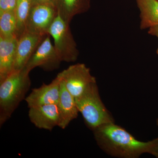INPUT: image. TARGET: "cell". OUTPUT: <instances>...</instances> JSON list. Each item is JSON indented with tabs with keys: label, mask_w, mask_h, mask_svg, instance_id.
<instances>
[{
	"label": "cell",
	"mask_w": 158,
	"mask_h": 158,
	"mask_svg": "<svg viewBox=\"0 0 158 158\" xmlns=\"http://www.w3.org/2000/svg\"><path fill=\"white\" fill-rule=\"evenodd\" d=\"M140 11L141 30L158 26V0H136Z\"/></svg>",
	"instance_id": "cell-14"
},
{
	"label": "cell",
	"mask_w": 158,
	"mask_h": 158,
	"mask_svg": "<svg viewBox=\"0 0 158 158\" xmlns=\"http://www.w3.org/2000/svg\"><path fill=\"white\" fill-rule=\"evenodd\" d=\"M46 36L34 34L26 30L18 38L14 71L21 70L25 68Z\"/></svg>",
	"instance_id": "cell-9"
},
{
	"label": "cell",
	"mask_w": 158,
	"mask_h": 158,
	"mask_svg": "<svg viewBox=\"0 0 158 158\" xmlns=\"http://www.w3.org/2000/svg\"><path fill=\"white\" fill-rule=\"evenodd\" d=\"M92 131L99 147L112 156L137 158L144 153L157 155L158 138L148 142L138 141L114 122L102 124Z\"/></svg>",
	"instance_id": "cell-1"
},
{
	"label": "cell",
	"mask_w": 158,
	"mask_h": 158,
	"mask_svg": "<svg viewBox=\"0 0 158 158\" xmlns=\"http://www.w3.org/2000/svg\"><path fill=\"white\" fill-rule=\"evenodd\" d=\"M28 116L31 122L40 129L51 131L59 126V116L57 104L29 108Z\"/></svg>",
	"instance_id": "cell-10"
},
{
	"label": "cell",
	"mask_w": 158,
	"mask_h": 158,
	"mask_svg": "<svg viewBox=\"0 0 158 158\" xmlns=\"http://www.w3.org/2000/svg\"><path fill=\"white\" fill-rule=\"evenodd\" d=\"M56 8L49 5L32 6L29 14L26 31L34 34L46 36L49 29L56 17Z\"/></svg>",
	"instance_id": "cell-7"
},
{
	"label": "cell",
	"mask_w": 158,
	"mask_h": 158,
	"mask_svg": "<svg viewBox=\"0 0 158 158\" xmlns=\"http://www.w3.org/2000/svg\"><path fill=\"white\" fill-rule=\"evenodd\" d=\"M49 34H47L32 55L25 69L31 72L38 67L46 71L58 69L62 62L51 42Z\"/></svg>",
	"instance_id": "cell-6"
},
{
	"label": "cell",
	"mask_w": 158,
	"mask_h": 158,
	"mask_svg": "<svg viewBox=\"0 0 158 158\" xmlns=\"http://www.w3.org/2000/svg\"><path fill=\"white\" fill-rule=\"evenodd\" d=\"M57 76L75 98L81 95L90 85L97 83L90 68L84 63L70 65L59 73Z\"/></svg>",
	"instance_id": "cell-5"
},
{
	"label": "cell",
	"mask_w": 158,
	"mask_h": 158,
	"mask_svg": "<svg viewBox=\"0 0 158 158\" xmlns=\"http://www.w3.org/2000/svg\"><path fill=\"white\" fill-rule=\"evenodd\" d=\"M61 90V81L56 77L49 84L43 83L40 87L32 89L26 97L25 101L29 108L44 105L57 104Z\"/></svg>",
	"instance_id": "cell-8"
},
{
	"label": "cell",
	"mask_w": 158,
	"mask_h": 158,
	"mask_svg": "<svg viewBox=\"0 0 158 158\" xmlns=\"http://www.w3.org/2000/svg\"><path fill=\"white\" fill-rule=\"evenodd\" d=\"M57 0H31L32 6L38 5H49L56 7Z\"/></svg>",
	"instance_id": "cell-18"
},
{
	"label": "cell",
	"mask_w": 158,
	"mask_h": 158,
	"mask_svg": "<svg viewBox=\"0 0 158 158\" xmlns=\"http://www.w3.org/2000/svg\"><path fill=\"white\" fill-rule=\"evenodd\" d=\"M29 72L24 68L13 71L0 83V127L11 118L31 85Z\"/></svg>",
	"instance_id": "cell-2"
},
{
	"label": "cell",
	"mask_w": 158,
	"mask_h": 158,
	"mask_svg": "<svg viewBox=\"0 0 158 158\" xmlns=\"http://www.w3.org/2000/svg\"><path fill=\"white\" fill-rule=\"evenodd\" d=\"M31 7V0H17L14 12L16 21V37L17 39L26 31Z\"/></svg>",
	"instance_id": "cell-15"
},
{
	"label": "cell",
	"mask_w": 158,
	"mask_h": 158,
	"mask_svg": "<svg viewBox=\"0 0 158 158\" xmlns=\"http://www.w3.org/2000/svg\"><path fill=\"white\" fill-rule=\"evenodd\" d=\"M16 21L14 11L0 12V37H16Z\"/></svg>",
	"instance_id": "cell-16"
},
{
	"label": "cell",
	"mask_w": 158,
	"mask_h": 158,
	"mask_svg": "<svg viewBox=\"0 0 158 158\" xmlns=\"http://www.w3.org/2000/svg\"><path fill=\"white\" fill-rule=\"evenodd\" d=\"M58 14L66 22L70 23L77 15L87 12L90 8V0H57Z\"/></svg>",
	"instance_id": "cell-13"
},
{
	"label": "cell",
	"mask_w": 158,
	"mask_h": 158,
	"mask_svg": "<svg viewBox=\"0 0 158 158\" xmlns=\"http://www.w3.org/2000/svg\"><path fill=\"white\" fill-rule=\"evenodd\" d=\"M57 105L59 116L58 127L62 129H65L73 120L77 118L79 112L75 98L67 90L61 81L60 95Z\"/></svg>",
	"instance_id": "cell-11"
},
{
	"label": "cell",
	"mask_w": 158,
	"mask_h": 158,
	"mask_svg": "<svg viewBox=\"0 0 158 158\" xmlns=\"http://www.w3.org/2000/svg\"><path fill=\"white\" fill-rule=\"evenodd\" d=\"M156 123H157V126H158V118H157V119ZM156 157L158 158V152L157 155V156H156Z\"/></svg>",
	"instance_id": "cell-20"
},
{
	"label": "cell",
	"mask_w": 158,
	"mask_h": 158,
	"mask_svg": "<svg viewBox=\"0 0 158 158\" xmlns=\"http://www.w3.org/2000/svg\"><path fill=\"white\" fill-rule=\"evenodd\" d=\"M48 34L53 38L54 48L62 62H72L76 61L79 51L71 32L69 23L59 14L51 25Z\"/></svg>",
	"instance_id": "cell-4"
},
{
	"label": "cell",
	"mask_w": 158,
	"mask_h": 158,
	"mask_svg": "<svg viewBox=\"0 0 158 158\" xmlns=\"http://www.w3.org/2000/svg\"><path fill=\"white\" fill-rule=\"evenodd\" d=\"M16 4L17 0H0V12L14 11Z\"/></svg>",
	"instance_id": "cell-17"
},
{
	"label": "cell",
	"mask_w": 158,
	"mask_h": 158,
	"mask_svg": "<svg viewBox=\"0 0 158 158\" xmlns=\"http://www.w3.org/2000/svg\"><path fill=\"white\" fill-rule=\"evenodd\" d=\"M75 101L79 113L90 130L93 131L104 123L114 122L102 102L97 83L88 86L81 95L76 98Z\"/></svg>",
	"instance_id": "cell-3"
},
{
	"label": "cell",
	"mask_w": 158,
	"mask_h": 158,
	"mask_svg": "<svg viewBox=\"0 0 158 158\" xmlns=\"http://www.w3.org/2000/svg\"><path fill=\"white\" fill-rule=\"evenodd\" d=\"M17 40L0 37V83L14 71Z\"/></svg>",
	"instance_id": "cell-12"
},
{
	"label": "cell",
	"mask_w": 158,
	"mask_h": 158,
	"mask_svg": "<svg viewBox=\"0 0 158 158\" xmlns=\"http://www.w3.org/2000/svg\"><path fill=\"white\" fill-rule=\"evenodd\" d=\"M148 33L150 35L155 36L158 38V26H154L149 28ZM156 54L158 55V48L156 50Z\"/></svg>",
	"instance_id": "cell-19"
}]
</instances>
